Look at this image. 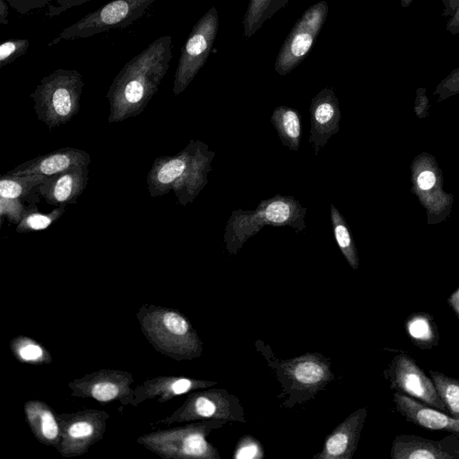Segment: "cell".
I'll use <instances>...</instances> for the list:
<instances>
[{
  "mask_svg": "<svg viewBox=\"0 0 459 459\" xmlns=\"http://www.w3.org/2000/svg\"><path fill=\"white\" fill-rule=\"evenodd\" d=\"M172 49V37L163 35L125 64L107 93L109 123L124 121L143 111L168 72Z\"/></svg>",
  "mask_w": 459,
  "mask_h": 459,
  "instance_id": "obj_1",
  "label": "cell"
},
{
  "mask_svg": "<svg viewBox=\"0 0 459 459\" xmlns=\"http://www.w3.org/2000/svg\"><path fill=\"white\" fill-rule=\"evenodd\" d=\"M214 155L204 143L190 140L178 153L157 158L147 176L150 195L173 191L181 205L192 203L208 183Z\"/></svg>",
  "mask_w": 459,
  "mask_h": 459,
  "instance_id": "obj_2",
  "label": "cell"
},
{
  "mask_svg": "<svg viewBox=\"0 0 459 459\" xmlns=\"http://www.w3.org/2000/svg\"><path fill=\"white\" fill-rule=\"evenodd\" d=\"M255 346L281 383V393L278 398H283L282 405L285 408L290 409L314 399L334 379L330 359L319 352H306L281 359L263 342L257 341Z\"/></svg>",
  "mask_w": 459,
  "mask_h": 459,
  "instance_id": "obj_3",
  "label": "cell"
},
{
  "mask_svg": "<svg viewBox=\"0 0 459 459\" xmlns=\"http://www.w3.org/2000/svg\"><path fill=\"white\" fill-rule=\"evenodd\" d=\"M307 208L293 196L276 195L262 200L254 211L235 210L224 232L230 255H236L247 240L264 226L291 227L298 233L306 228Z\"/></svg>",
  "mask_w": 459,
  "mask_h": 459,
  "instance_id": "obj_4",
  "label": "cell"
},
{
  "mask_svg": "<svg viewBox=\"0 0 459 459\" xmlns=\"http://www.w3.org/2000/svg\"><path fill=\"white\" fill-rule=\"evenodd\" d=\"M84 82L76 70L59 68L43 77L33 93L39 120L49 129L69 122L80 109Z\"/></svg>",
  "mask_w": 459,
  "mask_h": 459,
  "instance_id": "obj_5",
  "label": "cell"
},
{
  "mask_svg": "<svg viewBox=\"0 0 459 459\" xmlns=\"http://www.w3.org/2000/svg\"><path fill=\"white\" fill-rule=\"evenodd\" d=\"M156 0H112L64 29L48 46L126 28L141 19Z\"/></svg>",
  "mask_w": 459,
  "mask_h": 459,
  "instance_id": "obj_6",
  "label": "cell"
},
{
  "mask_svg": "<svg viewBox=\"0 0 459 459\" xmlns=\"http://www.w3.org/2000/svg\"><path fill=\"white\" fill-rule=\"evenodd\" d=\"M219 14L210 8L194 25L181 48L176 69L173 93L178 95L189 85L205 64L218 32Z\"/></svg>",
  "mask_w": 459,
  "mask_h": 459,
  "instance_id": "obj_7",
  "label": "cell"
},
{
  "mask_svg": "<svg viewBox=\"0 0 459 459\" xmlns=\"http://www.w3.org/2000/svg\"><path fill=\"white\" fill-rule=\"evenodd\" d=\"M328 13L322 0L310 6L298 20L284 40L275 62V71L285 75L305 58L319 34Z\"/></svg>",
  "mask_w": 459,
  "mask_h": 459,
  "instance_id": "obj_8",
  "label": "cell"
},
{
  "mask_svg": "<svg viewBox=\"0 0 459 459\" xmlns=\"http://www.w3.org/2000/svg\"><path fill=\"white\" fill-rule=\"evenodd\" d=\"M185 418L246 422L240 401L225 389H211L193 394L185 409Z\"/></svg>",
  "mask_w": 459,
  "mask_h": 459,
  "instance_id": "obj_9",
  "label": "cell"
},
{
  "mask_svg": "<svg viewBox=\"0 0 459 459\" xmlns=\"http://www.w3.org/2000/svg\"><path fill=\"white\" fill-rule=\"evenodd\" d=\"M392 376L393 384L403 394L415 397L439 411H448L434 382L411 358L406 355L397 356L394 360Z\"/></svg>",
  "mask_w": 459,
  "mask_h": 459,
  "instance_id": "obj_10",
  "label": "cell"
},
{
  "mask_svg": "<svg viewBox=\"0 0 459 459\" xmlns=\"http://www.w3.org/2000/svg\"><path fill=\"white\" fill-rule=\"evenodd\" d=\"M310 131L308 142L313 145L315 155L339 132L342 113L338 99L332 88L320 91L311 100L309 107Z\"/></svg>",
  "mask_w": 459,
  "mask_h": 459,
  "instance_id": "obj_11",
  "label": "cell"
},
{
  "mask_svg": "<svg viewBox=\"0 0 459 459\" xmlns=\"http://www.w3.org/2000/svg\"><path fill=\"white\" fill-rule=\"evenodd\" d=\"M367 416V409L359 408L347 416L325 437L321 452L313 459H351Z\"/></svg>",
  "mask_w": 459,
  "mask_h": 459,
  "instance_id": "obj_12",
  "label": "cell"
},
{
  "mask_svg": "<svg viewBox=\"0 0 459 459\" xmlns=\"http://www.w3.org/2000/svg\"><path fill=\"white\" fill-rule=\"evenodd\" d=\"M90 162L91 157L88 152L73 147H64L27 160L7 173L17 176L50 177L72 168L88 166Z\"/></svg>",
  "mask_w": 459,
  "mask_h": 459,
  "instance_id": "obj_13",
  "label": "cell"
},
{
  "mask_svg": "<svg viewBox=\"0 0 459 459\" xmlns=\"http://www.w3.org/2000/svg\"><path fill=\"white\" fill-rule=\"evenodd\" d=\"M88 174V166H79L47 177L39 192L48 204L65 206L75 204L87 186Z\"/></svg>",
  "mask_w": 459,
  "mask_h": 459,
  "instance_id": "obj_14",
  "label": "cell"
},
{
  "mask_svg": "<svg viewBox=\"0 0 459 459\" xmlns=\"http://www.w3.org/2000/svg\"><path fill=\"white\" fill-rule=\"evenodd\" d=\"M448 439L434 441L411 435L397 436L393 442L391 457L394 459L458 458L459 445L452 444Z\"/></svg>",
  "mask_w": 459,
  "mask_h": 459,
  "instance_id": "obj_15",
  "label": "cell"
},
{
  "mask_svg": "<svg viewBox=\"0 0 459 459\" xmlns=\"http://www.w3.org/2000/svg\"><path fill=\"white\" fill-rule=\"evenodd\" d=\"M394 402L397 411L408 421L431 430H447L452 418L437 409H432L411 396L395 393Z\"/></svg>",
  "mask_w": 459,
  "mask_h": 459,
  "instance_id": "obj_16",
  "label": "cell"
},
{
  "mask_svg": "<svg viewBox=\"0 0 459 459\" xmlns=\"http://www.w3.org/2000/svg\"><path fill=\"white\" fill-rule=\"evenodd\" d=\"M271 123L275 128L281 143L290 151H298L302 136L301 116L290 107L278 106L271 116Z\"/></svg>",
  "mask_w": 459,
  "mask_h": 459,
  "instance_id": "obj_17",
  "label": "cell"
},
{
  "mask_svg": "<svg viewBox=\"0 0 459 459\" xmlns=\"http://www.w3.org/2000/svg\"><path fill=\"white\" fill-rule=\"evenodd\" d=\"M47 177L29 175H3L0 180V197L26 201L30 205L39 202V186Z\"/></svg>",
  "mask_w": 459,
  "mask_h": 459,
  "instance_id": "obj_18",
  "label": "cell"
},
{
  "mask_svg": "<svg viewBox=\"0 0 459 459\" xmlns=\"http://www.w3.org/2000/svg\"><path fill=\"white\" fill-rule=\"evenodd\" d=\"M330 215L336 244L350 266L356 270L359 267V257L349 225L342 214L333 204L330 205Z\"/></svg>",
  "mask_w": 459,
  "mask_h": 459,
  "instance_id": "obj_19",
  "label": "cell"
},
{
  "mask_svg": "<svg viewBox=\"0 0 459 459\" xmlns=\"http://www.w3.org/2000/svg\"><path fill=\"white\" fill-rule=\"evenodd\" d=\"M289 0H250L243 24L246 38H250L273 14Z\"/></svg>",
  "mask_w": 459,
  "mask_h": 459,
  "instance_id": "obj_20",
  "label": "cell"
},
{
  "mask_svg": "<svg viewBox=\"0 0 459 459\" xmlns=\"http://www.w3.org/2000/svg\"><path fill=\"white\" fill-rule=\"evenodd\" d=\"M65 212V206H57L48 213H41L38 211L36 205L31 206L17 224L16 231L18 233H29L46 230L57 221Z\"/></svg>",
  "mask_w": 459,
  "mask_h": 459,
  "instance_id": "obj_21",
  "label": "cell"
},
{
  "mask_svg": "<svg viewBox=\"0 0 459 459\" xmlns=\"http://www.w3.org/2000/svg\"><path fill=\"white\" fill-rule=\"evenodd\" d=\"M437 391L453 418H459V379L430 371Z\"/></svg>",
  "mask_w": 459,
  "mask_h": 459,
  "instance_id": "obj_22",
  "label": "cell"
},
{
  "mask_svg": "<svg viewBox=\"0 0 459 459\" xmlns=\"http://www.w3.org/2000/svg\"><path fill=\"white\" fill-rule=\"evenodd\" d=\"M30 41L27 39H9L0 45V68L9 65L27 53Z\"/></svg>",
  "mask_w": 459,
  "mask_h": 459,
  "instance_id": "obj_23",
  "label": "cell"
},
{
  "mask_svg": "<svg viewBox=\"0 0 459 459\" xmlns=\"http://www.w3.org/2000/svg\"><path fill=\"white\" fill-rule=\"evenodd\" d=\"M233 457L236 459H260L264 457V450L254 437L247 435L239 439Z\"/></svg>",
  "mask_w": 459,
  "mask_h": 459,
  "instance_id": "obj_24",
  "label": "cell"
},
{
  "mask_svg": "<svg viewBox=\"0 0 459 459\" xmlns=\"http://www.w3.org/2000/svg\"><path fill=\"white\" fill-rule=\"evenodd\" d=\"M30 207L31 206L26 207L22 201L19 199L0 197V215L2 221L4 217H6L10 222L18 224Z\"/></svg>",
  "mask_w": 459,
  "mask_h": 459,
  "instance_id": "obj_25",
  "label": "cell"
},
{
  "mask_svg": "<svg viewBox=\"0 0 459 459\" xmlns=\"http://www.w3.org/2000/svg\"><path fill=\"white\" fill-rule=\"evenodd\" d=\"M436 93L440 98H446L452 94L459 93V67L452 70L437 85Z\"/></svg>",
  "mask_w": 459,
  "mask_h": 459,
  "instance_id": "obj_26",
  "label": "cell"
},
{
  "mask_svg": "<svg viewBox=\"0 0 459 459\" xmlns=\"http://www.w3.org/2000/svg\"><path fill=\"white\" fill-rule=\"evenodd\" d=\"M7 4L21 15H25L33 10L45 7L53 0H5Z\"/></svg>",
  "mask_w": 459,
  "mask_h": 459,
  "instance_id": "obj_27",
  "label": "cell"
},
{
  "mask_svg": "<svg viewBox=\"0 0 459 459\" xmlns=\"http://www.w3.org/2000/svg\"><path fill=\"white\" fill-rule=\"evenodd\" d=\"M118 389L112 383H99L92 388V396L99 401H109L117 396Z\"/></svg>",
  "mask_w": 459,
  "mask_h": 459,
  "instance_id": "obj_28",
  "label": "cell"
},
{
  "mask_svg": "<svg viewBox=\"0 0 459 459\" xmlns=\"http://www.w3.org/2000/svg\"><path fill=\"white\" fill-rule=\"evenodd\" d=\"M41 431L48 439H54L58 434V427L56 421L48 411H44L40 415Z\"/></svg>",
  "mask_w": 459,
  "mask_h": 459,
  "instance_id": "obj_29",
  "label": "cell"
},
{
  "mask_svg": "<svg viewBox=\"0 0 459 459\" xmlns=\"http://www.w3.org/2000/svg\"><path fill=\"white\" fill-rule=\"evenodd\" d=\"M90 1L91 0H56V4H49L48 6L46 14L48 17L57 16L68 9L83 4Z\"/></svg>",
  "mask_w": 459,
  "mask_h": 459,
  "instance_id": "obj_30",
  "label": "cell"
},
{
  "mask_svg": "<svg viewBox=\"0 0 459 459\" xmlns=\"http://www.w3.org/2000/svg\"><path fill=\"white\" fill-rule=\"evenodd\" d=\"M410 333L417 339H423L429 335V325L422 317L413 319L409 325Z\"/></svg>",
  "mask_w": 459,
  "mask_h": 459,
  "instance_id": "obj_31",
  "label": "cell"
},
{
  "mask_svg": "<svg viewBox=\"0 0 459 459\" xmlns=\"http://www.w3.org/2000/svg\"><path fill=\"white\" fill-rule=\"evenodd\" d=\"M436 182V175L429 169L422 170L417 177V186L422 191H429Z\"/></svg>",
  "mask_w": 459,
  "mask_h": 459,
  "instance_id": "obj_32",
  "label": "cell"
},
{
  "mask_svg": "<svg viewBox=\"0 0 459 459\" xmlns=\"http://www.w3.org/2000/svg\"><path fill=\"white\" fill-rule=\"evenodd\" d=\"M93 431L92 426L88 422H76L73 424L68 432L73 437L78 438L90 436Z\"/></svg>",
  "mask_w": 459,
  "mask_h": 459,
  "instance_id": "obj_33",
  "label": "cell"
},
{
  "mask_svg": "<svg viewBox=\"0 0 459 459\" xmlns=\"http://www.w3.org/2000/svg\"><path fill=\"white\" fill-rule=\"evenodd\" d=\"M20 355L25 360H35L42 356V350L37 344H26L20 349Z\"/></svg>",
  "mask_w": 459,
  "mask_h": 459,
  "instance_id": "obj_34",
  "label": "cell"
},
{
  "mask_svg": "<svg viewBox=\"0 0 459 459\" xmlns=\"http://www.w3.org/2000/svg\"><path fill=\"white\" fill-rule=\"evenodd\" d=\"M446 30L453 36L459 35V3L453 14L448 17L446 23Z\"/></svg>",
  "mask_w": 459,
  "mask_h": 459,
  "instance_id": "obj_35",
  "label": "cell"
},
{
  "mask_svg": "<svg viewBox=\"0 0 459 459\" xmlns=\"http://www.w3.org/2000/svg\"><path fill=\"white\" fill-rule=\"evenodd\" d=\"M442 3H443L442 16L448 18L453 14L455 10L456 9L459 0H442Z\"/></svg>",
  "mask_w": 459,
  "mask_h": 459,
  "instance_id": "obj_36",
  "label": "cell"
},
{
  "mask_svg": "<svg viewBox=\"0 0 459 459\" xmlns=\"http://www.w3.org/2000/svg\"><path fill=\"white\" fill-rule=\"evenodd\" d=\"M8 5L5 0H0V23L2 25H7L8 20Z\"/></svg>",
  "mask_w": 459,
  "mask_h": 459,
  "instance_id": "obj_37",
  "label": "cell"
},
{
  "mask_svg": "<svg viewBox=\"0 0 459 459\" xmlns=\"http://www.w3.org/2000/svg\"><path fill=\"white\" fill-rule=\"evenodd\" d=\"M449 303L459 316V289L451 295Z\"/></svg>",
  "mask_w": 459,
  "mask_h": 459,
  "instance_id": "obj_38",
  "label": "cell"
},
{
  "mask_svg": "<svg viewBox=\"0 0 459 459\" xmlns=\"http://www.w3.org/2000/svg\"><path fill=\"white\" fill-rule=\"evenodd\" d=\"M447 431H451L454 433L459 434V418H452L451 423L449 425V428Z\"/></svg>",
  "mask_w": 459,
  "mask_h": 459,
  "instance_id": "obj_39",
  "label": "cell"
},
{
  "mask_svg": "<svg viewBox=\"0 0 459 459\" xmlns=\"http://www.w3.org/2000/svg\"><path fill=\"white\" fill-rule=\"evenodd\" d=\"M413 0H400L401 6L407 8L411 5Z\"/></svg>",
  "mask_w": 459,
  "mask_h": 459,
  "instance_id": "obj_40",
  "label": "cell"
}]
</instances>
